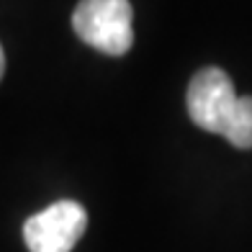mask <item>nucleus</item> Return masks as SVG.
I'll return each mask as SVG.
<instances>
[{
    "label": "nucleus",
    "instance_id": "3",
    "mask_svg": "<svg viewBox=\"0 0 252 252\" xmlns=\"http://www.w3.org/2000/svg\"><path fill=\"white\" fill-rule=\"evenodd\" d=\"M88 226V214L77 201H57L24 224L29 252H72Z\"/></svg>",
    "mask_w": 252,
    "mask_h": 252
},
{
    "label": "nucleus",
    "instance_id": "4",
    "mask_svg": "<svg viewBox=\"0 0 252 252\" xmlns=\"http://www.w3.org/2000/svg\"><path fill=\"white\" fill-rule=\"evenodd\" d=\"M221 136L239 150H252V95H239Z\"/></svg>",
    "mask_w": 252,
    "mask_h": 252
},
{
    "label": "nucleus",
    "instance_id": "5",
    "mask_svg": "<svg viewBox=\"0 0 252 252\" xmlns=\"http://www.w3.org/2000/svg\"><path fill=\"white\" fill-rule=\"evenodd\" d=\"M5 72V54H3V47H0V77Z\"/></svg>",
    "mask_w": 252,
    "mask_h": 252
},
{
    "label": "nucleus",
    "instance_id": "1",
    "mask_svg": "<svg viewBox=\"0 0 252 252\" xmlns=\"http://www.w3.org/2000/svg\"><path fill=\"white\" fill-rule=\"evenodd\" d=\"M72 29L88 47L121 57L134 44V10L129 0H80Z\"/></svg>",
    "mask_w": 252,
    "mask_h": 252
},
{
    "label": "nucleus",
    "instance_id": "2",
    "mask_svg": "<svg viewBox=\"0 0 252 252\" xmlns=\"http://www.w3.org/2000/svg\"><path fill=\"white\" fill-rule=\"evenodd\" d=\"M237 100L239 95L234 90L232 77L224 70H219V67H203L201 72H196L186 93L190 121L198 129L211 131V134H224Z\"/></svg>",
    "mask_w": 252,
    "mask_h": 252
}]
</instances>
